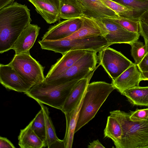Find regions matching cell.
<instances>
[{"label":"cell","mask_w":148,"mask_h":148,"mask_svg":"<svg viewBox=\"0 0 148 148\" xmlns=\"http://www.w3.org/2000/svg\"><path fill=\"white\" fill-rule=\"evenodd\" d=\"M32 20L25 5L14 2L0 9V53L11 49Z\"/></svg>","instance_id":"obj_1"},{"label":"cell","mask_w":148,"mask_h":148,"mask_svg":"<svg viewBox=\"0 0 148 148\" xmlns=\"http://www.w3.org/2000/svg\"><path fill=\"white\" fill-rule=\"evenodd\" d=\"M115 89L112 83L103 81L93 82L88 84L80 110L75 133L95 117L109 95Z\"/></svg>","instance_id":"obj_2"},{"label":"cell","mask_w":148,"mask_h":148,"mask_svg":"<svg viewBox=\"0 0 148 148\" xmlns=\"http://www.w3.org/2000/svg\"><path fill=\"white\" fill-rule=\"evenodd\" d=\"M110 113L118 120L121 127L119 148H140L148 145V119L132 121L129 118L130 113L120 110L111 111Z\"/></svg>","instance_id":"obj_3"},{"label":"cell","mask_w":148,"mask_h":148,"mask_svg":"<svg viewBox=\"0 0 148 148\" xmlns=\"http://www.w3.org/2000/svg\"><path fill=\"white\" fill-rule=\"evenodd\" d=\"M79 80H75L60 85L48 84L44 81L32 87L25 94L38 103L62 110L72 90Z\"/></svg>","instance_id":"obj_4"},{"label":"cell","mask_w":148,"mask_h":148,"mask_svg":"<svg viewBox=\"0 0 148 148\" xmlns=\"http://www.w3.org/2000/svg\"><path fill=\"white\" fill-rule=\"evenodd\" d=\"M42 49L51 51L63 55L72 50H86L97 53L111 45L102 35L82 39L55 40H39Z\"/></svg>","instance_id":"obj_5"},{"label":"cell","mask_w":148,"mask_h":148,"mask_svg":"<svg viewBox=\"0 0 148 148\" xmlns=\"http://www.w3.org/2000/svg\"><path fill=\"white\" fill-rule=\"evenodd\" d=\"M8 64L31 88L45 81L44 67L32 56L30 51L15 54Z\"/></svg>","instance_id":"obj_6"},{"label":"cell","mask_w":148,"mask_h":148,"mask_svg":"<svg viewBox=\"0 0 148 148\" xmlns=\"http://www.w3.org/2000/svg\"><path fill=\"white\" fill-rule=\"evenodd\" d=\"M97 53L93 51L87 52L64 73L47 83L60 85L88 77L93 73L98 63Z\"/></svg>","instance_id":"obj_7"},{"label":"cell","mask_w":148,"mask_h":148,"mask_svg":"<svg viewBox=\"0 0 148 148\" xmlns=\"http://www.w3.org/2000/svg\"><path fill=\"white\" fill-rule=\"evenodd\" d=\"M99 64L114 80L133 63L120 52L108 47L99 52Z\"/></svg>","instance_id":"obj_8"},{"label":"cell","mask_w":148,"mask_h":148,"mask_svg":"<svg viewBox=\"0 0 148 148\" xmlns=\"http://www.w3.org/2000/svg\"><path fill=\"white\" fill-rule=\"evenodd\" d=\"M99 20L101 21L102 35L111 45L121 43L130 45L139 39V33L129 32L110 18Z\"/></svg>","instance_id":"obj_9"},{"label":"cell","mask_w":148,"mask_h":148,"mask_svg":"<svg viewBox=\"0 0 148 148\" xmlns=\"http://www.w3.org/2000/svg\"><path fill=\"white\" fill-rule=\"evenodd\" d=\"M82 18L66 19L50 27L42 37V40H55L65 38L81 27Z\"/></svg>","instance_id":"obj_10"},{"label":"cell","mask_w":148,"mask_h":148,"mask_svg":"<svg viewBox=\"0 0 148 148\" xmlns=\"http://www.w3.org/2000/svg\"><path fill=\"white\" fill-rule=\"evenodd\" d=\"M91 50H75L69 51L64 54L51 67L45 77V81L47 83L64 73L81 57Z\"/></svg>","instance_id":"obj_11"},{"label":"cell","mask_w":148,"mask_h":148,"mask_svg":"<svg viewBox=\"0 0 148 148\" xmlns=\"http://www.w3.org/2000/svg\"><path fill=\"white\" fill-rule=\"evenodd\" d=\"M0 82L6 89L24 93L31 88L8 64H0Z\"/></svg>","instance_id":"obj_12"},{"label":"cell","mask_w":148,"mask_h":148,"mask_svg":"<svg viewBox=\"0 0 148 148\" xmlns=\"http://www.w3.org/2000/svg\"><path fill=\"white\" fill-rule=\"evenodd\" d=\"M39 14L49 24L60 20V0H28Z\"/></svg>","instance_id":"obj_13"},{"label":"cell","mask_w":148,"mask_h":148,"mask_svg":"<svg viewBox=\"0 0 148 148\" xmlns=\"http://www.w3.org/2000/svg\"><path fill=\"white\" fill-rule=\"evenodd\" d=\"M142 73L137 65L133 63L114 80L112 83L115 89L121 93L124 91L139 86L142 81Z\"/></svg>","instance_id":"obj_14"},{"label":"cell","mask_w":148,"mask_h":148,"mask_svg":"<svg viewBox=\"0 0 148 148\" xmlns=\"http://www.w3.org/2000/svg\"><path fill=\"white\" fill-rule=\"evenodd\" d=\"M86 9L84 16L98 19L121 17L101 0H79Z\"/></svg>","instance_id":"obj_15"},{"label":"cell","mask_w":148,"mask_h":148,"mask_svg":"<svg viewBox=\"0 0 148 148\" xmlns=\"http://www.w3.org/2000/svg\"><path fill=\"white\" fill-rule=\"evenodd\" d=\"M40 28L36 25L30 23L19 36L11 49L15 54L30 51L39 34Z\"/></svg>","instance_id":"obj_16"},{"label":"cell","mask_w":148,"mask_h":148,"mask_svg":"<svg viewBox=\"0 0 148 148\" xmlns=\"http://www.w3.org/2000/svg\"><path fill=\"white\" fill-rule=\"evenodd\" d=\"M81 18L82 23L80 28L71 35L62 39H82L102 35L100 20L85 16Z\"/></svg>","instance_id":"obj_17"},{"label":"cell","mask_w":148,"mask_h":148,"mask_svg":"<svg viewBox=\"0 0 148 148\" xmlns=\"http://www.w3.org/2000/svg\"><path fill=\"white\" fill-rule=\"evenodd\" d=\"M93 74L87 77L80 79L73 87L61 110L65 115H69L84 95Z\"/></svg>","instance_id":"obj_18"},{"label":"cell","mask_w":148,"mask_h":148,"mask_svg":"<svg viewBox=\"0 0 148 148\" xmlns=\"http://www.w3.org/2000/svg\"><path fill=\"white\" fill-rule=\"evenodd\" d=\"M43 110L45 122L46 138L45 147L51 148H64L63 140L59 139L57 137L51 120L49 116L48 108L43 104L39 103Z\"/></svg>","instance_id":"obj_19"},{"label":"cell","mask_w":148,"mask_h":148,"mask_svg":"<svg viewBox=\"0 0 148 148\" xmlns=\"http://www.w3.org/2000/svg\"><path fill=\"white\" fill-rule=\"evenodd\" d=\"M85 93L72 111L69 115H65L66 127L63 139L65 148L72 147L75 129Z\"/></svg>","instance_id":"obj_20"},{"label":"cell","mask_w":148,"mask_h":148,"mask_svg":"<svg viewBox=\"0 0 148 148\" xmlns=\"http://www.w3.org/2000/svg\"><path fill=\"white\" fill-rule=\"evenodd\" d=\"M32 121L24 129L21 130L18 136V145L21 148L45 147L44 143L34 132Z\"/></svg>","instance_id":"obj_21"},{"label":"cell","mask_w":148,"mask_h":148,"mask_svg":"<svg viewBox=\"0 0 148 148\" xmlns=\"http://www.w3.org/2000/svg\"><path fill=\"white\" fill-rule=\"evenodd\" d=\"M60 17L65 20L81 18L86 9L79 0H60Z\"/></svg>","instance_id":"obj_22"},{"label":"cell","mask_w":148,"mask_h":148,"mask_svg":"<svg viewBox=\"0 0 148 148\" xmlns=\"http://www.w3.org/2000/svg\"><path fill=\"white\" fill-rule=\"evenodd\" d=\"M121 94L132 105L148 106V86L134 87L123 91Z\"/></svg>","instance_id":"obj_23"},{"label":"cell","mask_w":148,"mask_h":148,"mask_svg":"<svg viewBox=\"0 0 148 148\" xmlns=\"http://www.w3.org/2000/svg\"><path fill=\"white\" fill-rule=\"evenodd\" d=\"M122 135L121 125L118 120L110 115L108 117L106 127L104 130V138L111 139L116 148H119Z\"/></svg>","instance_id":"obj_24"},{"label":"cell","mask_w":148,"mask_h":148,"mask_svg":"<svg viewBox=\"0 0 148 148\" xmlns=\"http://www.w3.org/2000/svg\"><path fill=\"white\" fill-rule=\"evenodd\" d=\"M132 9L135 18L139 19L141 15L148 10V0H112Z\"/></svg>","instance_id":"obj_25"},{"label":"cell","mask_w":148,"mask_h":148,"mask_svg":"<svg viewBox=\"0 0 148 148\" xmlns=\"http://www.w3.org/2000/svg\"><path fill=\"white\" fill-rule=\"evenodd\" d=\"M106 6L116 13L121 17L135 18L132 9L112 0H101Z\"/></svg>","instance_id":"obj_26"},{"label":"cell","mask_w":148,"mask_h":148,"mask_svg":"<svg viewBox=\"0 0 148 148\" xmlns=\"http://www.w3.org/2000/svg\"><path fill=\"white\" fill-rule=\"evenodd\" d=\"M32 121V127L33 130L45 144L46 138L45 122L43 112L42 108Z\"/></svg>","instance_id":"obj_27"},{"label":"cell","mask_w":148,"mask_h":148,"mask_svg":"<svg viewBox=\"0 0 148 148\" xmlns=\"http://www.w3.org/2000/svg\"><path fill=\"white\" fill-rule=\"evenodd\" d=\"M131 47V54L137 65L141 62L147 54L145 44L138 40H136L130 45Z\"/></svg>","instance_id":"obj_28"},{"label":"cell","mask_w":148,"mask_h":148,"mask_svg":"<svg viewBox=\"0 0 148 148\" xmlns=\"http://www.w3.org/2000/svg\"><path fill=\"white\" fill-rule=\"evenodd\" d=\"M110 19L129 32L139 33V19L121 17Z\"/></svg>","instance_id":"obj_29"},{"label":"cell","mask_w":148,"mask_h":148,"mask_svg":"<svg viewBox=\"0 0 148 148\" xmlns=\"http://www.w3.org/2000/svg\"><path fill=\"white\" fill-rule=\"evenodd\" d=\"M130 119L134 121H138L148 119V108L136 109L134 111H131Z\"/></svg>","instance_id":"obj_30"},{"label":"cell","mask_w":148,"mask_h":148,"mask_svg":"<svg viewBox=\"0 0 148 148\" xmlns=\"http://www.w3.org/2000/svg\"><path fill=\"white\" fill-rule=\"evenodd\" d=\"M139 28L140 35L148 40V25L140 20Z\"/></svg>","instance_id":"obj_31"},{"label":"cell","mask_w":148,"mask_h":148,"mask_svg":"<svg viewBox=\"0 0 148 148\" xmlns=\"http://www.w3.org/2000/svg\"><path fill=\"white\" fill-rule=\"evenodd\" d=\"M137 66L141 72L148 71V54L147 53Z\"/></svg>","instance_id":"obj_32"},{"label":"cell","mask_w":148,"mask_h":148,"mask_svg":"<svg viewBox=\"0 0 148 148\" xmlns=\"http://www.w3.org/2000/svg\"><path fill=\"white\" fill-rule=\"evenodd\" d=\"M13 144L7 138L0 137V148H15Z\"/></svg>","instance_id":"obj_33"},{"label":"cell","mask_w":148,"mask_h":148,"mask_svg":"<svg viewBox=\"0 0 148 148\" xmlns=\"http://www.w3.org/2000/svg\"><path fill=\"white\" fill-rule=\"evenodd\" d=\"M88 148H105V147L102 145L98 139L94 140L90 143L88 145Z\"/></svg>","instance_id":"obj_34"},{"label":"cell","mask_w":148,"mask_h":148,"mask_svg":"<svg viewBox=\"0 0 148 148\" xmlns=\"http://www.w3.org/2000/svg\"><path fill=\"white\" fill-rule=\"evenodd\" d=\"M139 19L148 25V10L141 15Z\"/></svg>","instance_id":"obj_35"},{"label":"cell","mask_w":148,"mask_h":148,"mask_svg":"<svg viewBox=\"0 0 148 148\" xmlns=\"http://www.w3.org/2000/svg\"><path fill=\"white\" fill-rule=\"evenodd\" d=\"M14 0H0V9L14 3Z\"/></svg>","instance_id":"obj_36"},{"label":"cell","mask_w":148,"mask_h":148,"mask_svg":"<svg viewBox=\"0 0 148 148\" xmlns=\"http://www.w3.org/2000/svg\"><path fill=\"white\" fill-rule=\"evenodd\" d=\"M142 80H148V71L141 72Z\"/></svg>","instance_id":"obj_37"},{"label":"cell","mask_w":148,"mask_h":148,"mask_svg":"<svg viewBox=\"0 0 148 148\" xmlns=\"http://www.w3.org/2000/svg\"><path fill=\"white\" fill-rule=\"evenodd\" d=\"M144 39L145 41V44L146 47L147 53L148 54V40L145 38H144Z\"/></svg>","instance_id":"obj_38"},{"label":"cell","mask_w":148,"mask_h":148,"mask_svg":"<svg viewBox=\"0 0 148 148\" xmlns=\"http://www.w3.org/2000/svg\"><path fill=\"white\" fill-rule=\"evenodd\" d=\"M140 148H148V145L143 146Z\"/></svg>","instance_id":"obj_39"},{"label":"cell","mask_w":148,"mask_h":148,"mask_svg":"<svg viewBox=\"0 0 148 148\" xmlns=\"http://www.w3.org/2000/svg\"></svg>","instance_id":"obj_40"}]
</instances>
